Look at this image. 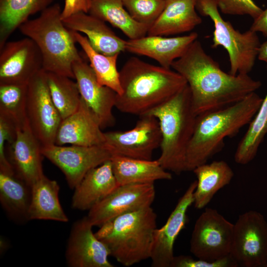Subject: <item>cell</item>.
I'll return each instance as SVG.
<instances>
[{"instance_id":"obj_1","label":"cell","mask_w":267,"mask_h":267,"mask_svg":"<svg viewBox=\"0 0 267 267\" xmlns=\"http://www.w3.org/2000/svg\"><path fill=\"white\" fill-rule=\"evenodd\" d=\"M171 68L186 81L196 116L237 102L262 86L260 81L248 74L224 72L197 39L174 61Z\"/></svg>"},{"instance_id":"obj_2","label":"cell","mask_w":267,"mask_h":267,"mask_svg":"<svg viewBox=\"0 0 267 267\" xmlns=\"http://www.w3.org/2000/svg\"><path fill=\"white\" fill-rule=\"evenodd\" d=\"M119 73L122 91L117 93L115 107L139 116L161 105L187 84L176 71L135 57L130 58Z\"/></svg>"},{"instance_id":"obj_3","label":"cell","mask_w":267,"mask_h":267,"mask_svg":"<svg viewBox=\"0 0 267 267\" xmlns=\"http://www.w3.org/2000/svg\"><path fill=\"white\" fill-rule=\"evenodd\" d=\"M263 99L253 92L231 105L197 115L186 152V171L207 163L221 151L225 137H233L250 124Z\"/></svg>"},{"instance_id":"obj_4","label":"cell","mask_w":267,"mask_h":267,"mask_svg":"<svg viewBox=\"0 0 267 267\" xmlns=\"http://www.w3.org/2000/svg\"><path fill=\"white\" fill-rule=\"evenodd\" d=\"M61 12L60 5L55 3L41 12L37 18L26 20L18 29L39 47L45 71L75 79L73 64L83 58L76 46L73 31L63 22Z\"/></svg>"},{"instance_id":"obj_5","label":"cell","mask_w":267,"mask_h":267,"mask_svg":"<svg viewBox=\"0 0 267 267\" xmlns=\"http://www.w3.org/2000/svg\"><path fill=\"white\" fill-rule=\"evenodd\" d=\"M156 228L157 215L150 206L108 221L95 235L117 262L130 267L150 258Z\"/></svg>"},{"instance_id":"obj_6","label":"cell","mask_w":267,"mask_h":267,"mask_svg":"<svg viewBox=\"0 0 267 267\" xmlns=\"http://www.w3.org/2000/svg\"><path fill=\"white\" fill-rule=\"evenodd\" d=\"M158 121L162 140L157 159L167 171L180 174L186 170L187 149L194 131L196 117L187 85L171 98L148 113Z\"/></svg>"},{"instance_id":"obj_7","label":"cell","mask_w":267,"mask_h":267,"mask_svg":"<svg viewBox=\"0 0 267 267\" xmlns=\"http://www.w3.org/2000/svg\"><path fill=\"white\" fill-rule=\"evenodd\" d=\"M196 9L213 22L212 46H222L227 51L229 73L248 74L254 66L261 45L257 33L250 29L244 33L235 30L222 18L215 0H197Z\"/></svg>"},{"instance_id":"obj_8","label":"cell","mask_w":267,"mask_h":267,"mask_svg":"<svg viewBox=\"0 0 267 267\" xmlns=\"http://www.w3.org/2000/svg\"><path fill=\"white\" fill-rule=\"evenodd\" d=\"M234 224L217 210L206 208L195 222L190 251L197 258L214 261L230 254Z\"/></svg>"},{"instance_id":"obj_9","label":"cell","mask_w":267,"mask_h":267,"mask_svg":"<svg viewBox=\"0 0 267 267\" xmlns=\"http://www.w3.org/2000/svg\"><path fill=\"white\" fill-rule=\"evenodd\" d=\"M230 255L238 267H267V221L261 213L250 210L239 216Z\"/></svg>"},{"instance_id":"obj_10","label":"cell","mask_w":267,"mask_h":267,"mask_svg":"<svg viewBox=\"0 0 267 267\" xmlns=\"http://www.w3.org/2000/svg\"><path fill=\"white\" fill-rule=\"evenodd\" d=\"M26 113L30 127L42 146L55 144L62 119L51 99L43 69L28 84Z\"/></svg>"},{"instance_id":"obj_11","label":"cell","mask_w":267,"mask_h":267,"mask_svg":"<svg viewBox=\"0 0 267 267\" xmlns=\"http://www.w3.org/2000/svg\"><path fill=\"white\" fill-rule=\"evenodd\" d=\"M42 152L62 172L72 189L79 184L89 170L111 160L113 156L105 144L89 146L54 144L42 146Z\"/></svg>"},{"instance_id":"obj_12","label":"cell","mask_w":267,"mask_h":267,"mask_svg":"<svg viewBox=\"0 0 267 267\" xmlns=\"http://www.w3.org/2000/svg\"><path fill=\"white\" fill-rule=\"evenodd\" d=\"M139 117L131 130L104 133V144L113 155L151 160L154 151L160 147L162 140L159 122L154 116L149 114Z\"/></svg>"},{"instance_id":"obj_13","label":"cell","mask_w":267,"mask_h":267,"mask_svg":"<svg viewBox=\"0 0 267 267\" xmlns=\"http://www.w3.org/2000/svg\"><path fill=\"white\" fill-rule=\"evenodd\" d=\"M155 197L154 183L119 185L90 209L87 217L93 226H100L119 216L151 206Z\"/></svg>"},{"instance_id":"obj_14","label":"cell","mask_w":267,"mask_h":267,"mask_svg":"<svg viewBox=\"0 0 267 267\" xmlns=\"http://www.w3.org/2000/svg\"><path fill=\"white\" fill-rule=\"evenodd\" d=\"M43 69V58L30 38L7 42L0 48V84H28Z\"/></svg>"},{"instance_id":"obj_15","label":"cell","mask_w":267,"mask_h":267,"mask_svg":"<svg viewBox=\"0 0 267 267\" xmlns=\"http://www.w3.org/2000/svg\"><path fill=\"white\" fill-rule=\"evenodd\" d=\"M92 227L87 216L73 224L65 251L69 267H114L108 259L109 249L93 233Z\"/></svg>"},{"instance_id":"obj_16","label":"cell","mask_w":267,"mask_h":267,"mask_svg":"<svg viewBox=\"0 0 267 267\" xmlns=\"http://www.w3.org/2000/svg\"><path fill=\"white\" fill-rule=\"evenodd\" d=\"M73 71L82 99L95 115L102 129L113 126L115 119L112 110L117 93L99 84L90 65L83 58L74 62Z\"/></svg>"},{"instance_id":"obj_17","label":"cell","mask_w":267,"mask_h":267,"mask_svg":"<svg viewBox=\"0 0 267 267\" xmlns=\"http://www.w3.org/2000/svg\"><path fill=\"white\" fill-rule=\"evenodd\" d=\"M197 180L193 181L179 199L164 225L156 228L150 259L153 267H170L174 259V246L180 231L185 228L187 212L193 204Z\"/></svg>"},{"instance_id":"obj_18","label":"cell","mask_w":267,"mask_h":267,"mask_svg":"<svg viewBox=\"0 0 267 267\" xmlns=\"http://www.w3.org/2000/svg\"><path fill=\"white\" fill-rule=\"evenodd\" d=\"M7 158L15 174L31 187L44 175L42 146L29 123L17 129L14 141L10 144Z\"/></svg>"},{"instance_id":"obj_19","label":"cell","mask_w":267,"mask_h":267,"mask_svg":"<svg viewBox=\"0 0 267 267\" xmlns=\"http://www.w3.org/2000/svg\"><path fill=\"white\" fill-rule=\"evenodd\" d=\"M105 142L97 118L82 98L78 109L62 120L55 144L89 146L104 144Z\"/></svg>"},{"instance_id":"obj_20","label":"cell","mask_w":267,"mask_h":267,"mask_svg":"<svg viewBox=\"0 0 267 267\" xmlns=\"http://www.w3.org/2000/svg\"><path fill=\"white\" fill-rule=\"evenodd\" d=\"M197 38L196 32L170 38L147 35L126 41L125 49L132 53L153 59L161 66L171 69L174 61L180 57Z\"/></svg>"},{"instance_id":"obj_21","label":"cell","mask_w":267,"mask_h":267,"mask_svg":"<svg viewBox=\"0 0 267 267\" xmlns=\"http://www.w3.org/2000/svg\"><path fill=\"white\" fill-rule=\"evenodd\" d=\"M62 20L69 30L86 35L91 46L100 53L119 55L126 50V41L117 36L105 21L89 13H76Z\"/></svg>"},{"instance_id":"obj_22","label":"cell","mask_w":267,"mask_h":267,"mask_svg":"<svg viewBox=\"0 0 267 267\" xmlns=\"http://www.w3.org/2000/svg\"><path fill=\"white\" fill-rule=\"evenodd\" d=\"M118 186L111 160L89 170L74 188L73 208L89 211Z\"/></svg>"},{"instance_id":"obj_23","label":"cell","mask_w":267,"mask_h":267,"mask_svg":"<svg viewBox=\"0 0 267 267\" xmlns=\"http://www.w3.org/2000/svg\"><path fill=\"white\" fill-rule=\"evenodd\" d=\"M197 0H166L162 13L147 35L166 36L188 32L202 23L196 11Z\"/></svg>"},{"instance_id":"obj_24","label":"cell","mask_w":267,"mask_h":267,"mask_svg":"<svg viewBox=\"0 0 267 267\" xmlns=\"http://www.w3.org/2000/svg\"><path fill=\"white\" fill-rule=\"evenodd\" d=\"M113 171L119 185L154 183L158 180H170L172 176L158 160H143L113 155Z\"/></svg>"},{"instance_id":"obj_25","label":"cell","mask_w":267,"mask_h":267,"mask_svg":"<svg viewBox=\"0 0 267 267\" xmlns=\"http://www.w3.org/2000/svg\"><path fill=\"white\" fill-rule=\"evenodd\" d=\"M32 187L15 173L0 172V202L10 219L17 223L30 221Z\"/></svg>"},{"instance_id":"obj_26","label":"cell","mask_w":267,"mask_h":267,"mask_svg":"<svg viewBox=\"0 0 267 267\" xmlns=\"http://www.w3.org/2000/svg\"><path fill=\"white\" fill-rule=\"evenodd\" d=\"M29 211L30 220H52L66 222L69 220L59 201L57 182L44 175L32 186Z\"/></svg>"},{"instance_id":"obj_27","label":"cell","mask_w":267,"mask_h":267,"mask_svg":"<svg viewBox=\"0 0 267 267\" xmlns=\"http://www.w3.org/2000/svg\"><path fill=\"white\" fill-rule=\"evenodd\" d=\"M197 180L194 192V206L197 209L206 206L216 193L228 184L234 173L228 164L222 160L204 164L193 171Z\"/></svg>"},{"instance_id":"obj_28","label":"cell","mask_w":267,"mask_h":267,"mask_svg":"<svg viewBox=\"0 0 267 267\" xmlns=\"http://www.w3.org/2000/svg\"><path fill=\"white\" fill-rule=\"evenodd\" d=\"M89 13L109 22L129 39L140 38L147 34L149 28L131 16L123 0H91Z\"/></svg>"},{"instance_id":"obj_29","label":"cell","mask_w":267,"mask_h":267,"mask_svg":"<svg viewBox=\"0 0 267 267\" xmlns=\"http://www.w3.org/2000/svg\"><path fill=\"white\" fill-rule=\"evenodd\" d=\"M53 0H0V48L30 16L42 12L50 6Z\"/></svg>"},{"instance_id":"obj_30","label":"cell","mask_w":267,"mask_h":267,"mask_svg":"<svg viewBox=\"0 0 267 267\" xmlns=\"http://www.w3.org/2000/svg\"><path fill=\"white\" fill-rule=\"evenodd\" d=\"M74 38L82 48L89 60L99 84L108 87L120 94L122 90L120 84V73L117 68L119 54L106 55L95 50L90 45L87 37L79 32L73 31Z\"/></svg>"},{"instance_id":"obj_31","label":"cell","mask_w":267,"mask_h":267,"mask_svg":"<svg viewBox=\"0 0 267 267\" xmlns=\"http://www.w3.org/2000/svg\"><path fill=\"white\" fill-rule=\"evenodd\" d=\"M267 134V93L257 113L249 124L247 131L236 148V163L246 165L253 160Z\"/></svg>"},{"instance_id":"obj_32","label":"cell","mask_w":267,"mask_h":267,"mask_svg":"<svg viewBox=\"0 0 267 267\" xmlns=\"http://www.w3.org/2000/svg\"><path fill=\"white\" fill-rule=\"evenodd\" d=\"M46 72L51 99L63 120L74 113L81 103L77 84L69 77Z\"/></svg>"},{"instance_id":"obj_33","label":"cell","mask_w":267,"mask_h":267,"mask_svg":"<svg viewBox=\"0 0 267 267\" xmlns=\"http://www.w3.org/2000/svg\"><path fill=\"white\" fill-rule=\"evenodd\" d=\"M28 84H0V115L13 122L17 128L28 124L26 113Z\"/></svg>"},{"instance_id":"obj_34","label":"cell","mask_w":267,"mask_h":267,"mask_svg":"<svg viewBox=\"0 0 267 267\" xmlns=\"http://www.w3.org/2000/svg\"><path fill=\"white\" fill-rule=\"evenodd\" d=\"M123 2L135 21L149 28L163 10L166 0H123Z\"/></svg>"},{"instance_id":"obj_35","label":"cell","mask_w":267,"mask_h":267,"mask_svg":"<svg viewBox=\"0 0 267 267\" xmlns=\"http://www.w3.org/2000/svg\"><path fill=\"white\" fill-rule=\"evenodd\" d=\"M17 127L11 121L0 115V171L13 173V168L6 156L5 145L14 140Z\"/></svg>"},{"instance_id":"obj_36","label":"cell","mask_w":267,"mask_h":267,"mask_svg":"<svg viewBox=\"0 0 267 267\" xmlns=\"http://www.w3.org/2000/svg\"><path fill=\"white\" fill-rule=\"evenodd\" d=\"M217 5L224 14L248 15L254 19L262 12L263 9L253 0H215Z\"/></svg>"},{"instance_id":"obj_37","label":"cell","mask_w":267,"mask_h":267,"mask_svg":"<svg viewBox=\"0 0 267 267\" xmlns=\"http://www.w3.org/2000/svg\"><path fill=\"white\" fill-rule=\"evenodd\" d=\"M237 263L229 255L225 257L214 261L194 259L187 255L175 256L170 267H237Z\"/></svg>"},{"instance_id":"obj_38","label":"cell","mask_w":267,"mask_h":267,"mask_svg":"<svg viewBox=\"0 0 267 267\" xmlns=\"http://www.w3.org/2000/svg\"><path fill=\"white\" fill-rule=\"evenodd\" d=\"M91 3V0H65L61 12L62 19L80 12L89 13Z\"/></svg>"},{"instance_id":"obj_39","label":"cell","mask_w":267,"mask_h":267,"mask_svg":"<svg viewBox=\"0 0 267 267\" xmlns=\"http://www.w3.org/2000/svg\"><path fill=\"white\" fill-rule=\"evenodd\" d=\"M250 29L256 33L261 32L264 36L267 37V8L263 10L257 18L254 19Z\"/></svg>"},{"instance_id":"obj_40","label":"cell","mask_w":267,"mask_h":267,"mask_svg":"<svg viewBox=\"0 0 267 267\" xmlns=\"http://www.w3.org/2000/svg\"><path fill=\"white\" fill-rule=\"evenodd\" d=\"M258 58L267 64V41L261 44Z\"/></svg>"}]
</instances>
